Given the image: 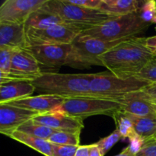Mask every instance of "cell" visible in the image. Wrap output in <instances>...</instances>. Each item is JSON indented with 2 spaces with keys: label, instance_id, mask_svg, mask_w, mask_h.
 Here are the masks:
<instances>
[{
  "label": "cell",
  "instance_id": "6da1fadb",
  "mask_svg": "<svg viewBox=\"0 0 156 156\" xmlns=\"http://www.w3.org/2000/svg\"><path fill=\"white\" fill-rule=\"evenodd\" d=\"M146 37H134L117 44L99 57L104 67L122 79L135 77L153 58Z\"/></svg>",
  "mask_w": 156,
  "mask_h": 156
},
{
  "label": "cell",
  "instance_id": "7a4b0ae2",
  "mask_svg": "<svg viewBox=\"0 0 156 156\" xmlns=\"http://www.w3.org/2000/svg\"><path fill=\"white\" fill-rule=\"evenodd\" d=\"M94 74L44 73L31 83L43 94H53L65 99L95 98L90 90Z\"/></svg>",
  "mask_w": 156,
  "mask_h": 156
},
{
  "label": "cell",
  "instance_id": "3957f363",
  "mask_svg": "<svg viewBox=\"0 0 156 156\" xmlns=\"http://www.w3.org/2000/svg\"><path fill=\"white\" fill-rule=\"evenodd\" d=\"M149 26L142 20L138 12L115 17L100 25L83 30L79 36L111 42L136 37L146 31Z\"/></svg>",
  "mask_w": 156,
  "mask_h": 156
},
{
  "label": "cell",
  "instance_id": "277c9868",
  "mask_svg": "<svg viewBox=\"0 0 156 156\" xmlns=\"http://www.w3.org/2000/svg\"><path fill=\"white\" fill-rule=\"evenodd\" d=\"M41 8L58 15L67 25L77 27L82 31L117 17L76 5L68 0H47Z\"/></svg>",
  "mask_w": 156,
  "mask_h": 156
},
{
  "label": "cell",
  "instance_id": "5b68a950",
  "mask_svg": "<svg viewBox=\"0 0 156 156\" xmlns=\"http://www.w3.org/2000/svg\"><path fill=\"white\" fill-rule=\"evenodd\" d=\"M150 85L149 82L136 77L122 79L112 73H94L90 90L98 98L118 102L126 94L140 91Z\"/></svg>",
  "mask_w": 156,
  "mask_h": 156
},
{
  "label": "cell",
  "instance_id": "8992f818",
  "mask_svg": "<svg viewBox=\"0 0 156 156\" xmlns=\"http://www.w3.org/2000/svg\"><path fill=\"white\" fill-rule=\"evenodd\" d=\"M126 39L108 42L94 38L81 37L78 35L71 44L66 66L79 69H88L93 66H103L99 57Z\"/></svg>",
  "mask_w": 156,
  "mask_h": 156
},
{
  "label": "cell",
  "instance_id": "52a82bcc",
  "mask_svg": "<svg viewBox=\"0 0 156 156\" xmlns=\"http://www.w3.org/2000/svg\"><path fill=\"white\" fill-rule=\"evenodd\" d=\"M121 109L122 106L119 102L98 98L82 97L65 99L62 105L53 111H59L84 120L87 117L97 115H106L114 118Z\"/></svg>",
  "mask_w": 156,
  "mask_h": 156
},
{
  "label": "cell",
  "instance_id": "ba28073f",
  "mask_svg": "<svg viewBox=\"0 0 156 156\" xmlns=\"http://www.w3.org/2000/svg\"><path fill=\"white\" fill-rule=\"evenodd\" d=\"M42 74L34 56L27 49L18 50L12 57L10 73L0 74V85L13 82H32Z\"/></svg>",
  "mask_w": 156,
  "mask_h": 156
},
{
  "label": "cell",
  "instance_id": "9c48e42d",
  "mask_svg": "<svg viewBox=\"0 0 156 156\" xmlns=\"http://www.w3.org/2000/svg\"><path fill=\"white\" fill-rule=\"evenodd\" d=\"M82 32L81 29L69 26H56L46 29H28L26 30L27 47L69 44Z\"/></svg>",
  "mask_w": 156,
  "mask_h": 156
},
{
  "label": "cell",
  "instance_id": "30bf717a",
  "mask_svg": "<svg viewBox=\"0 0 156 156\" xmlns=\"http://www.w3.org/2000/svg\"><path fill=\"white\" fill-rule=\"evenodd\" d=\"M26 49L37 61L43 74L58 73L61 67L66 64L71 44L33 46Z\"/></svg>",
  "mask_w": 156,
  "mask_h": 156
},
{
  "label": "cell",
  "instance_id": "8fae6325",
  "mask_svg": "<svg viewBox=\"0 0 156 156\" xmlns=\"http://www.w3.org/2000/svg\"><path fill=\"white\" fill-rule=\"evenodd\" d=\"M47 0H5L0 6V22L25 24L30 14Z\"/></svg>",
  "mask_w": 156,
  "mask_h": 156
},
{
  "label": "cell",
  "instance_id": "7c38bea8",
  "mask_svg": "<svg viewBox=\"0 0 156 156\" xmlns=\"http://www.w3.org/2000/svg\"><path fill=\"white\" fill-rule=\"evenodd\" d=\"M122 112L136 117L155 118L156 101L150 97L144 89L126 94L119 101Z\"/></svg>",
  "mask_w": 156,
  "mask_h": 156
},
{
  "label": "cell",
  "instance_id": "4fadbf2b",
  "mask_svg": "<svg viewBox=\"0 0 156 156\" xmlns=\"http://www.w3.org/2000/svg\"><path fill=\"white\" fill-rule=\"evenodd\" d=\"M40 115L38 112L23 109L8 104H0V133L9 136L26 122Z\"/></svg>",
  "mask_w": 156,
  "mask_h": 156
},
{
  "label": "cell",
  "instance_id": "5bb4252c",
  "mask_svg": "<svg viewBox=\"0 0 156 156\" xmlns=\"http://www.w3.org/2000/svg\"><path fill=\"white\" fill-rule=\"evenodd\" d=\"M33 120L57 131L76 133L81 132L84 128L83 120L71 117L59 111L40 114Z\"/></svg>",
  "mask_w": 156,
  "mask_h": 156
},
{
  "label": "cell",
  "instance_id": "9a60e30c",
  "mask_svg": "<svg viewBox=\"0 0 156 156\" xmlns=\"http://www.w3.org/2000/svg\"><path fill=\"white\" fill-rule=\"evenodd\" d=\"M65 98L53 94H39L30 96L25 98L19 99L9 102L8 105L18 107L23 109L38 112L40 114L52 112L63 103Z\"/></svg>",
  "mask_w": 156,
  "mask_h": 156
},
{
  "label": "cell",
  "instance_id": "2e32d148",
  "mask_svg": "<svg viewBox=\"0 0 156 156\" xmlns=\"http://www.w3.org/2000/svg\"><path fill=\"white\" fill-rule=\"evenodd\" d=\"M27 47L24 24L0 22V48L18 50Z\"/></svg>",
  "mask_w": 156,
  "mask_h": 156
},
{
  "label": "cell",
  "instance_id": "e0dca14e",
  "mask_svg": "<svg viewBox=\"0 0 156 156\" xmlns=\"http://www.w3.org/2000/svg\"><path fill=\"white\" fill-rule=\"evenodd\" d=\"M35 91L36 88L30 82H13L0 85V104L30 97Z\"/></svg>",
  "mask_w": 156,
  "mask_h": 156
},
{
  "label": "cell",
  "instance_id": "ac0fdd59",
  "mask_svg": "<svg viewBox=\"0 0 156 156\" xmlns=\"http://www.w3.org/2000/svg\"><path fill=\"white\" fill-rule=\"evenodd\" d=\"M143 2L139 0H101L98 10L107 15L121 16L138 12Z\"/></svg>",
  "mask_w": 156,
  "mask_h": 156
},
{
  "label": "cell",
  "instance_id": "d6986e66",
  "mask_svg": "<svg viewBox=\"0 0 156 156\" xmlns=\"http://www.w3.org/2000/svg\"><path fill=\"white\" fill-rule=\"evenodd\" d=\"M26 30L28 29H46L56 26H69L58 15L45 9H39L30 14L25 24ZM71 27V26H69Z\"/></svg>",
  "mask_w": 156,
  "mask_h": 156
},
{
  "label": "cell",
  "instance_id": "ffe728a7",
  "mask_svg": "<svg viewBox=\"0 0 156 156\" xmlns=\"http://www.w3.org/2000/svg\"><path fill=\"white\" fill-rule=\"evenodd\" d=\"M9 137L34 149L35 151L40 152L42 155L45 156H53V146L48 140L38 138L18 130L14 131Z\"/></svg>",
  "mask_w": 156,
  "mask_h": 156
},
{
  "label": "cell",
  "instance_id": "44dd1931",
  "mask_svg": "<svg viewBox=\"0 0 156 156\" xmlns=\"http://www.w3.org/2000/svg\"><path fill=\"white\" fill-rule=\"evenodd\" d=\"M133 124L137 135L143 140L145 145L156 142V117L155 118H141L127 114Z\"/></svg>",
  "mask_w": 156,
  "mask_h": 156
},
{
  "label": "cell",
  "instance_id": "7402d4cb",
  "mask_svg": "<svg viewBox=\"0 0 156 156\" xmlns=\"http://www.w3.org/2000/svg\"><path fill=\"white\" fill-rule=\"evenodd\" d=\"M17 130L46 140H48L49 138L57 131L45 125L37 123L34 120L26 122L20 126Z\"/></svg>",
  "mask_w": 156,
  "mask_h": 156
},
{
  "label": "cell",
  "instance_id": "603a6c76",
  "mask_svg": "<svg viewBox=\"0 0 156 156\" xmlns=\"http://www.w3.org/2000/svg\"><path fill=\"white\" fill-rule=\"evenodd\" d=\"M113 119L115 121L117 129L121 134L123 140L129 139L131 140L138 136L134 129L133 122L126 114L120 111L115 114Z\"/></svg>",
  "mask_w": 156,
  "mask_h": 156
},
{
  "label": "cell",
  "instance_id": "cb8c5ba5",
  "mask_svg": "<svg viewBox=\"0 0 156 156\" xmlns=\"http://www.w3.org/2000/svg\"><path fill=\"white\" fill-rule=\"evenodd\" d=\"M81 132L72 133L64 131H56L49 138L48 141L52 144L60 146H76L80 143Z\"/></svg>",
  "mask_w": 156,
  "mask_h": 156
},
{
  "label": "cell",
  "instance_id": "d4e9b609",
  "mask_svg": "<svg viewBox=\"0 0 156 156\" xmlns=\"http://www.w3.org/2000/svg\"><path fill=\"white\" fill-rule=\"evenodd\" d=\"M140 17L144 22L149 24H156V1H144L141 9L139 11Z\"/></svg>",
  "mask_w": 156,
  "mask_h": 156
},
{
  "label": "cell",
  "instance_id": "484cf974",
  "mask_svg": "<svg viewBox=\"0 0 156 156\" xmlns=\"http://www.w3.org/2000/svg\"><path fill=\"white\" fill-rule=\"evenodd\" d=\"M122 138V136L120 134V133L119 132V130L117 129H116L112 133L110 134L108 136L105 137V138L101 139V140H99L98 143H96L95 144L97 145L98 147L100 149L102 155H106L107 152L119 141Z\"/></svg>",
  "mask_w": 156,
  "mask_h": 156
},
{
  "label": "cell",
  "instance_id": "4316f807",
  "mask_svg": "<svg viewBox=\"0 0 156 156\" xmlns=\"http://www.w3.org/2000/svg\"><path fill=\"white\" fill-rule=\"evenodd\" d=\"M135 77L146 81L150 85L156 84V55Z\"/></svg>",
  "mask_w": 156,
  "mask_h": 156
},
{
  "label": "cell",
  "instance_id": "83f0119b",
  "mask_svg": "<svg viewBox=\"0 0 156 156\" xmlns=\"http://www.w3.org/2000/svg\"><path fill=\"white\" fill-rule=\"evenodd\" d=\"M15 51L13 49L0 48V74L10 73L12 57Z\"/></svg>",
  "mask_w": 156,
  "mask_h": 156
},
{
  "label": "cell",
  "instance_id": "f1b7e54d",
  "mask_svg": "<svg viewBox=\"0 0 156 156\" xmlns=\"http://www.w3.org/2000/svg\"><path fill=\"white\" fill-rule=\"evenodd\" d=\"M53 156H75L79 146H60L52 144Z\"/></svg>",
  "mask_w": 156,
  "mask_h": 156
},
{
  "label": "cell",
  "instance_id": "f546056e",
  "mask_svg": "<svg viewBox=\"0 0 156 156\" xmlns=\"http://www.w3.org/2000/svg\"><path fill=\"white\" fill-rule=\"evenodd\" d=\"M68 2L76 5L94 10H98L101 3V0H68Z\"/></svg>",
  "mask_w": 156,
  "mask_h": 156
},
{
  "label": "cell",
  "instance_id": "4dcf8cb0",
  "mask_svg": "<svg viewBox=\"0 0 156 156\" xmlns=\"http://www.w3.org/2000/svg\"><path fill=\"white\" fill-rule=\"evenodd\" d=\"M136 156H156V142L143 146Z\"/></svg>",
  "mask_w": 156,
  "mask_h": 156
},
{
  "label": "cell",
  "instance_id": "1f68e13d",
  "mask_svg": "<svg viewBox=\"0 0 156 156\" xmlns=\"http://www.w3.org/2000/svg\"><path fill=\"white\" fill-rule=\"evenodd\" d=\"M90 146H79L75 156H89Z\"/></svg>",
  "mask_w": 156,
  "mask_h": 156
},
{
  "label": "cell",
  "instance_id": "d6a6232c",
  "mask_svg": "<svg viewBox=\"0 0 156 156\" xmlns=\"http://www.w3.org/2000/svg\"><path fill=\"white\" fill-rule=\"evenodd\" d=\"M146 45L155 54H156V35L146 37Z\"/></svg>",
  "mask_w": 156,
  "mask_h": 156
},
{
  "label": "cell",
  "instance_id": "836d02e7",
  "mask_svg": "<svg viewBox=\"0 0 156 156\" xmlns=\"http://www.w3.org/2000/svg\"><path fill=\"white\" fill-rule=\"evenodd\" d=\"M144 90L152 98L156 101V84L149 85L148 87L145 88Z\"/></svg>",
  "mask_w": 156,
  "mask_h": 156
},
{
  "label": "cell",
  "instance_id": "e575fe53",
  "mask_svg": "<svg viewBox=\"0 0 156 156\" xmlns=\"http://www.w3.org/2000/svg\"><path fill=\"white\" fill-rule=\"evenodd\" d=\"M89 156H103L101 155L100 149L98 147L97 145L94 144L90 145V153Z\"/></svg>",
  "mask_w": 156,
  "mask_h": 156
},
{
  "label": "cell",
  "instance_id": "d590c367",
  "mask_svg": "<svg viewBox=\"0 0 156 156\" xmlns=\"http://www.w3.org/2000/svg\"><path fill=\"white\" fill-rule=\"evenodd\" d=\"M136 154L132 150L130 146H128L127 147L123 149V151H122L120 154H118V155L115 156H136Z\"/></svg>",
  "mask_w": 156,
  "mask_h": 156
}]
</instances>
